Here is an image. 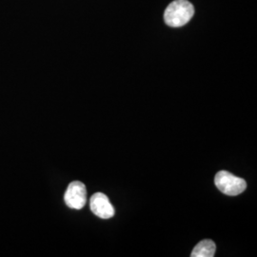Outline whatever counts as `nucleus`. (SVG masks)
<instances>
[{"instance_id":"1","label":"nucleus","mask_w":257,"mask_h":257,"mask_svg":"<svg viewBox=\"0 0 257 257\" xmlns=\"http://www.w3.org/2000/svg\"><path fill=\"white\" fill-rule=\"evenodd\" d=\"M194 15V7L188 0H175L164 12V21L172 28L183 27L191 21Z\"/></svg>"},{"instance_id":"2","label":"nucleus","mask_w":257,"mask_h":257,"mask_svg":"<svg viewBox=\"0 0 257 257\" xmlns=\"http://www.w3.org/2000/svg\"><path fill=\"white\" fill-rule=\"evenodd\" d=\"M214 183L221 193L230 196L238 195L247 188V183L244 179L231 175L226 171H221L215 175Z\"/></svg>"},{"instance_id":"3","label":"nucleus","mask_w":257,"mask_h":257,"mask_svg":"<svg viewBox=\"0 0 257 257\" xmlns=\"http://www.w3.org/2000/svg\"><path fill=\"white\" fill-rule=\"evenodd\" d=\"M66 205L74 210H81L87 202V190L82 182L74 181L68 186L65 193Z\"/></svg>"},{"instance_id":"4","label":"nucleus","mask_w":257,"mask_h":257,"mask_svg":"<svg viewBox=\"0 0 257 257\" xmlns=\"http://www.w3.org/2000/svg\"><path fill=\"white\" fill-rule=\"evenodd\" d=\"M90 207L91 211L102 219H109L114 215V209L104 193H94L91 197Z\"/></svg>"},{"instance_id":"5","label":"nucleus","mask_w":257,"mask_h":257,"mask_svg":"<svg viewBox=\"0 0 257 257\" xmlns=\"http://www.w3.org/2000/svg\"><path fill=\"white\" fill-rule=\"evenodd\" d=\"M216 246L213 241L210 239L203 240L199 242L192 251V257H212L215 254Z\"/></svg>"}]
</instances>
